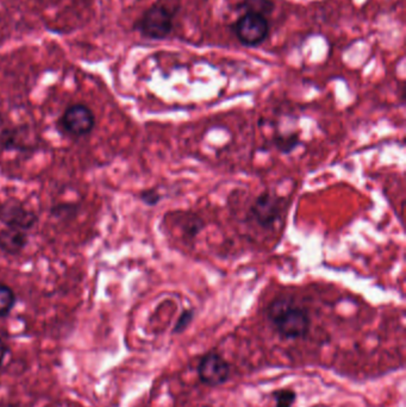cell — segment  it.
I'll list each match as a JSON object with an SVG mask.
<instances>
[{"instance_id":"obj_6","label":"cell","mask_w":406,"mask_h":407,"mask_svg":"<svg viewBox=\"0 0 406 407\" xmlns=\"http://www.w3.org/2000/svg\"><path fill=\"white\" fill-rule=\"evenodd\" d=\"M0 222L8 228L27 231L36 224L37 216L19 200L11 198L0 202Z\"/></svg>"},{"instance_id":"obj_2","label":"cell","mask_w":406,"mask_h":407,"mask_svg":"<svg viewBox=\"0 0 406 407\" xmlns=\"http://www.w3.org/2000/svg\"><path fill=\"white\" fill-rule=\"evenodd\" d=\"M177 10H170L161 1L155 3L143 13L135 24L136 30L144 38L161 41L173 30V18Z\"/></svg>"},{"instance_id":"obj_4","label":"cell","mask_w":406,"mask_h":407,"mask_svg":"<svg viewBox=\"0 0 406 407\" xmlns=\"http://www.w3.org/2000/svg\"><path fill=\"white\" fill-rule=\"evenodd\" d=\"M282 213V199L269 191L260 193L249 207L248 218L259 228L271 230L280 221Z\"/></svg>"},{"instance_id":"obj_14","label":"cell","mask_w":406,"mask_h":407,"mask_svg":"<svg viewBox=\"0 0 406 407\" xmlns=\"http://www.w3.org/2000/svg\"><path fill=\"white\" fill-rule=\"evenodd\" d=\"M193 319H195V310L188 309V310L182 311V314L179 316L177 323L174 325V335L185 333L187 330L188 326L192 323Z\"/></svg>"},{"instance_id":"obj_5","label":"cell","mask_w":406,"mask_h":407,"mask_svg":"<svg viewBox=\"0 0 406 407\" xmlns=\"http://www.w3.org/2000/svg\"><path fill=\"white\" fill-rule=\"evenodd\" d=\"M197 373L204 385L219 387L229 380L231 368L217 351H209L200 359Z\"/></svg>"},{"instance_id":"obj_17","label":"cell","mask_w":406,"mask_h":407,"mask_svg":"<svg viewBox=\"0 0 406 407\" xmlns=\"http://www.w3.org/2000/svg\"><path fill=\"white\" fill-rule=\"evenodd\" d=\"M4 407H18V406H16V405H11V403H10V405H6V406Z\"/></svg>"},{"instance_id":"obj_1","label":"cell","mask_w":406,"mask_h":407,"mask_svg":"<svg viewBox=\"0 0 406 407\" xmlns=\"http://www.w3.org/2000/svg\"><path fill=\"white\" fill-rule=\"evenodd\" d=\"M266 316L273 329L285 340L308 336L311 328L308 311L290 297H279L268 304Z\"/></svg>"},{"instance_id":"obj_13","label":"cell","mask_w":406,"mask_h":407,"mask_svg":"<svg viewBox=\"0 0 406 407\" xmlns=\"http://www.w3.org/2000/svg\"><path fill=\"white\" fill-rule=\"evenodd\" d=\"M273 398H274L275 407H294L297 399V393L290 389H279L273 393Z\"/></svg>"},{"instance_id":"obj_16","label":"cell","mask_w":406,"mask_h":407,"mask_svg":"<svg viewBox=\"0 0 406 407\" xmlns=\"http://www.w3.org/2000/svg\"><path fill=\"white\" fill-rule=\"evenodd\" d=\"M8 348L4 340H0V366L4 362L5 356L8 354Z\"/></svg>"},{"instance_id":"obj_12","label":"cell","mask_w":406,"mask_h":407,"mask_svg":"<svg viewBox=\"0 0 406 407\" xmlns=\"http://www.w3.org/2000/svg\"><path fill=\"white\" fill-rule=\"evenodd\" d=\"M204 227L205 225H204L203 219L200 217L187 214V222H185V224L182 225V235L188 241H192V239H196L197 236L199 235Z\"/></svg>"},{"instance_id":"obj_3","label":"cell","mask_w":406,"mask_h":407,"mask_svg":"<svg viewBox=\"0 0 406 407\" xmlns=\"http://www.w3.org/2000/svg\"><path fill=\"white\" fill-rule=\"evenodd\" d=\"M231 30L241 45L257 47L268 38L269 23L265 16L245 12L231 25Z\"/></svg>"},{"instance_id":"obj_15","label":"cell","mask_w":406,"mask_h":407,"mask_svg":"<svg viewBox=\"0 0 406 407\" xmlns=\"http://www.w3.org/2000/svg\"><path fill=\"white\" fill-rule=\"evenodd\" d=\"M139 198L146 205L155 206L161 202L162 195L156 190H146V191L141 192Z\"/></svg>"},{"instance_id":"obj_9","label":"cell","mask_w":406,"mask_h":407,"mask_svg":"<svg viewBox=\"0 0 406 407\" xmlns=\"http://www.w3.org/2000/svg\"><path fill=\"white\" fill-rule=\"evenodd\" d=\"M301 139L297 132L290 134H280L274 137V146L282 154H291L294 150L301 146Z\"/></svg>"},{"instance_id":"obj_8","label":"cell","mask_w":406,"mask_h":407,"mask_svg":"<svg viewBox=\"0 0 406 407\" xmlns=\"http://www.w3.org/2000/svg\"><path fill=\"white\" fill-rule=\"evenodd\" d=\"M29 242L27 232L17 229H6L0 232V251L6 254L17 255L24 251Z\"/></svg>"},{"instance_id":"obj_10","label":"cell","mask_w":406,"mask_h":407,"mask_svg":"<svg viewBox=\"0 0 406 407\" xmlns=\"http://www.w3.org/2000/svg\"><path fill=\"white\" fill-rule=\"evenodd\" d=\"M242 10L245 12H252L257 15L266 16L271 15L274 10V1L273 0H242Z\"/></svg>"},{"instance_id":"obj_11","label":"cell","mask_w":406,"mask_h":407,"mask_svg":"<svg viewBox=\"0 0 406 407\" xmlns=\"http://www.w3.org/2000/svg\"><path fill=\"white\" fill-rule=\"evenodd\" d=\"M15 304V292L6 285H0V318L6 317L11 312Z\"/></svg>"},{"instance_id":"obj_7","label":"cell","mask_w":406,"mask_h":407,"mask_svg":"<svg viewBox=\"0 0 406 407\" xmlns=\"http://www.w3.org/2000/svg\"><path fill=\"white\" fill-rule=\"evenodd\" d=\"M62 127L71 136H83L93 130L95 118L90 108L85 105H71L62 116Z\"/></svg>"}]
</instances>
